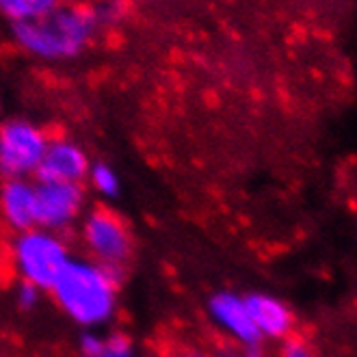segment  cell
Masks as SVG:
<instances>
[{
	"label": "cell",
	"mask_w": 357,
	"mask_h": 357,
	"mask_svg": "<svg viewBox=\"0 0 357 357\" xmlns=\"http://www.w3.org/2000/svg\"><path fill=\"white\" fill-rule=\"evenodd\" d=\"M50 295L74 325L82 329H102L117 314L119 273L91 258L72 256L52 284Z\"/></svg>",
	"instance_id": "obj_1"
},
{
	"label": "cell",
	"mask_w": 357,
	"mask_h": 357,
	"mask_svg": "<svg viewBox=\"0 0 357 357\" xmlns=\"http://www.w3.org/2000/svg\"><path fill=\"white\" fill-rule=\"evenodd\" d=\"M87 182L93 188V193L104 199H115L121 191V180L109 162H91Z\"/></svg>",
	"instance_id": "obj_11"
},
{
	"label": "cell",
	"mask_w": 357,
	"mask_h": 357,
	"mask_svg": "<svg viewBox=\"0 0 357 357\" xmlns=\"http://www.w3.org/2000/svg\"><path fill=\"white\" fill-rule=\"evenodd\" d=\"M98 357H137V347L130 335H126L121 331L104 333L102 349Z\"/></svg>",
	"instance_id": "obj_13"
},
{
	"label": "cell",
	"mask_w": 357,
	"mask_h": 357,
	"mask_svg": "<svg viewBox=\"0 0 357 357\" xmlns=\"http://www.w3.org/2000/svg\"><path fill=\"white\" fill-rule=\"evenodd\" d=\"M70 258L72 251L61 234L44 227L20 232L11 243V260L20 282H26L41 292H50Z\"/></svg>",
	"instance_id": "obj_3"
},
{
	"label": "cell",
	"mask_w": 357,
	"mask_h": 357,
	"mask_svg": "<svg viewBox=\"0 0 357 357\" xmlns=\"http://www.w3.org/2000/svg\"><path fill=\"white\" fill-rule=\"evenodd\" d=\"M0 215L15 234L37 227V182L31 178L5 180L0 186Z\"/></svg>",
	"instance_id": "obj_9"
},
{
	"label": "cell",
	"mask_w": 357,
	"mask_h": 357,
	"mask_svg": "<svg viewBox=\"0 0 357 357\" xmlns=\"http://www.w3.org/2000/svg\"><path fill=\"white\" fill-rule=\"evenodd\" d=\"M82 210H85L82 184L37 182V227L59 234L82 217Z\"/></svg>",
	"instance_id": "obj_6"
},
{
	"label": "cell",
	"mask_w": 357,
	"mask_h": 357,
	"mask_svg": "<svg viewBox=\"0 0 357 357\" xmlns=\"http://www.w3.org/2000/svg\"><path fill=\"white\" fill-rule=\"evenodd\" d=\"M208 317L225 335L236 340L249 355H260L262 338L249 317L243 295L232 290H219L208 299Z\"/></svg>",
	"instance_id": "obj_7"
},
{
	"label": "cell",
	"mask_w": 357,
	"mask_h": 357,
	"mask_svg": "<svg viewBox=\"0 0 357 357\" xmlns=\"http://www.w3.org/2000/svg\"><path fill=\"white\" fill-rule=\"evenodd\" d=\"M245 303L262 340H282L290 333L292 314L288 305L278 297L264 295V292H251V295H245Z\"/></svg>",
	"instance_id": "obj_10"
},
{
	"label": "cell",
	"mask_w": 357,
	"mask_h": 357,
	"mask_svg": "<svg viewBox=\"0 0 357 357\" xmlns=\"http://www.w3.org/2000/svg\"><path fill=\"white\" fill-rule=\"evenodd\" d=\"M100 22L91 7L56 5L13 26L17 44L39 59L63 61L80 54L96 35Z\"/></svg>",
	"instance_id": "obj_2"
},
{
	"label": "cell",
	"mask_w": 357,
	"mask_h": 357,
	"mask_svg": "<svg viewBox=\"0 0 357 357\" xmlns=\"http://www.w3.org/2000/svg\"><path fill=\"white\" fill-rule=\"evenodd\" d=\"M41 295H44V292H41L39 288H35V286H31V284H26V282H17L15 292H13L15 307H17V310H22V312H33V310L39 305Z\"/></svg>",
	"instance_id": "obj_14"
},
{
	"label": "cell",
	"mask_w": 357,
	"mask_h": 357,
	"mask_svg": "<svg viewBox=\"0 0 357 357\" xmlns=\"http://www.w3.org/2000/svg\"><path fill=\"white\" fill-rule=\"evenodd\" d=\"M91 160L78 143L70 139H54L48 143L46 154L35 174L37 182H66L82 184L87 180Z\"/></svg>",
	"instance_id": "obj_8"
},
{
	"label": "cell",
	"mask_w": 357,
	"mask_h": 357,
	"mask_svg": "<svg viewBox=\"0 0 357 357\" xmlns=\"http://www.w3.org/2000/svg\"><path fill=\"white\" fill-rule=\"evenodd\" d=\"M80 238L87 249V258L115 273L123 268L135 254V238L126 221L109 208H91L82 217Z\"/></svg>",
	"instance_id": "obj_4"
},
{
	"label": "cell",
	"mask_w": 357,
	"mask_h": 357,
	"mask_svg": "<svg viewBox=\"0 0 357 357\" xmlns=\"http://www.w3.org/2000/svg\"><path fill=\"white\" fill-rule=\"evenodd\" d=\"M102 340H104V333H100V329H85L82 331L80 340H78L80 357H98L100 349H102Z\"/></svg>",
	"instance_id": "obj_15"
},
{
	"label": "cell",
	"mask_w": 357,
	"mask_h": 357,
	"mask_svg": "<svg viewBox=\"0 0 357 357\" xmlns=\"http://www.w3.org/2000/svg\"><path fill=\"white\" fill-rule=\"evenodd\" d=\"M282 357H312V351L301 340H286L282 347Z\"/></svg>",
	"instance_id": "obj_16"
},
{
	"label": "cell",
	"mask_w": 357,
	"mask_h": 357,
	"mask_svg": "<svg viewBox=\"0 0 357 357\" xmlns=\"http://www.w3.org/2000/svg\"><path fill=\"white\" fill-rule=\"evenodd\" d=\"M165 357H195L191 353H172V355H165Z\"/></svg>",
	"instance_id": "obj_17"
},
{
	"label": "cell",
	"mask_w": 357,
	"mask_h": 357,
	"mask_svg": "<svg viewBox=\"0 0 357 357\" xmlns=\"http://www.w3.org/2000/svg\"><path fill=\"white\" fill-rule=\"evenodd\" d=\"M48 143V135L33 121L11 119L0 126V174L3 178L35 180Z\"/></svg>",
	"instance_id": "obj_5"
},
{
	"label": "cell",
	"mask_w": 357,
	"mask_h": 357,
	"mask_svg": "<svg viewBox=\"0 0 357 357\" xmlns=\"http://www.w3.org/2000/svg\"><path fill=\"white\" fill-rule=\"evenodd\" d=\"M59 5V0H0V13L13 22H26Z\"/></svg>",
	"instance_id": "obj_12"
}]
</instances>
